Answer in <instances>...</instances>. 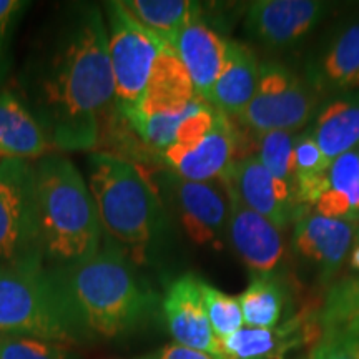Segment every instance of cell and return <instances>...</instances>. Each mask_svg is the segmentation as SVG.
Masks as SVG:
<instances>
[{
  "mask_svg": "<svg viewBox=\"0 0 359 359\" xmlns=\"http://www.w3.org/2000/svg\"><path fill=\"white\" fill-rule=\"evenodd\" d=\"M60 273L90 339L120 338L155 313L156 294L133 271L128 255L109 238L92 258Z\"/></svg>",
  "mask_w": 359,
  "mask_h": 359,
  "instance_id": "3",
  "label": "cell"
},
{
  "mask_svg": "<svg viewBox=\"0 0 359 359\" xmlns=\"http://www.w3.org/2000/svg\"><path fill=\"white\" fill-rule=\"evenodd\" d=\"M122 4L138 24L168 45L201 13L200 4L190 0H122Z\"/></svg>",
  "mask_w": 359,
  "mask_h": 359,
  "instance_id": "25",
  "label": "cell"
},
{
  "mask_svg": "<svg viewBox=\"0 0 359 359\" xmlns=\"http://www.w3.org/2000/svg\"><path fill=\"white\" fill-rule=\"evenodd\" d=\"M222 180L248 208L276 228H285L302 210L296 205L293 188L273 177L255 154L236 158Z\"/></svg>",
  "mask_w": 359,
  "mask_h": 359,
  "instance_id": "12",
  "label": "cell"
},
{
  "mask_svg": "<svg viewBox=\"0 0 359 359\" xmlns=\"http://www.w3.org/2000/svg\"><path fill=\"white\" fill-rule=\"evenodd\" d=\"M330 6L316 0H262L246 13V30L271 48L290 47L325 19Z\"/></svg>",
  "mask_w": 359,
  "mask_h": 359,
  "instance_id": "13",
  "label": "cell"
},
{
  "mask_svg": "<svg viewBox=\"0 0 359 359\" xmlns=\"http://www.w3.org/2000/svg\"><path fill=\"white\" fill-rule=\"evenodd\" d=\"M294 138L290 132H268L258 137V158L273 177L294 191Z\"/></svg>",
  "mask_w": 359,
  "mask_h": 359,
  "instance_id": "27",
  "label": "cell"
},
{
  "mask_svg": "<svg viewBox=\"0 0 359 359\" xmlns=\"http://www.w3.org/2000/svg\"><path fill=\"white\" fill-rule=\"evenodd\" d=\"M161 311L175 343L222 356V344L205 311L201 278L187 273L170 283L161 299Z\"/></svg>",
  "mask_w": 359,
  "mask_h": 359,
  "instance_id": "14",
  "label": "cell"
},
{
  "mask_svg": "<svg viewBox=\"0 0 359 359\" xmlns=\"http://www.w3.org/2000/svg\"><path fill=\"white\" fill-rule=\"evenodd\" d=\"M150 356L154 359H223L222 356H215V354L182 346V344L177 343L167 344L156 353H151Z\"/></svg>",
  "mask_w": 359,
  "mask_h": 359,
  "instance_id": "32",
  "label": "cell"
},
{
  "mask_svg": "<svg viewBox=\"0 0 359 359\" xmlns=\"http://www.w3.org/2000/svg\"><path fill=\"white\" fill-rule=\"evenodd\" d=\"M156 190L172 201L187 235L196 245H222L230 222V195L222 178L191 182L173 172L158 177Z\"/></svg>",
  "mask_w": 359,
  "mask_h": 359,
  "instance_id": "11",
  "label": "cell"
},
{
  "mask_svg": "<svg viewBox=\"0 0 359 359\" xmlns=\"http://www.w3.org/2000/svg\"><path fill=\"white\" fill-rule=\"evenodd\" d=\"M170 47L185 65L196 93L210 102L213 85L223 67L226 39L213 30L198 13L180 30Z\"/></svg>",
  "mask_w": 359,
  "mask_h": 359,
  "instance_id": "18",
  "label": "cell"
},
{
  "mask_svg": "<svg viewBox=\"0 0 359 359\" xmlns=\"http://www.w3.org/2000/svg\"><path fill=\"white\" fill-rule=\"evenodd\" d=\"M356 226L354 222L326 218L302 208L294 218V248L306 262L316 264L323 280H330L346 259Z\"/></svg>",
  "mask_w": 359,
  "mask_h": 359,
  "instance_id": "16",
  "label": "cell"
},
{
  "mask_svg": "<svg viewBox=\"0 0 359 359\" xmlns=\"http://www.w3.org/2000/svg\"><path fill=\"white\" fill-rule=\"evenodd\" d=\"M238 155V130L230 116L201 100L180 125L161 160L178 177L191 182L222 178Z\"/></svg>",
  "mask_w": 359,
  "mask_h": 359,
  "instance_id": "7",
  "label": "cell"
},
{
  "mask_svg": "<svg viewBox=\"0 0 359 359\" xmlns=\"http://www.w3.org/2000/svg\"><path fill=\"white\" fill-rule=\"evenodd\" d=\"M313 138L330 161L359 145V92L339 93L314 114Z\"/></svg>",
  "mask_w": 359,
  "mask_h": 359,
  "instance_id": "22",
  "label": "cell"
},
{
  "mask_svg": "<svg viewBox=\"0 0 359 359\" xmlns=\"http://www.w3.org/2000/svg\"><path fill=\"white\" fill-rule=\"evenodd\" d=\"M29 6L24 0H0V85L11 74L13 34Z\"/></svg>",
  "mask_w": 359,
  "mask_h": 359,
  "instance_id": "30",
  "label": "cell"
},
{
  "mask_svg": "<svg viewBox=\"0 0 359 359\" xmlns=\"http://www.w3.org/2000/svg\"><path fill=\"white\" fill-rule=\"evenodd\" d=\"M35 206L43 264L64 271L100 250L103 230L88 183L64 155L34 163Z\"/></svg>",
  "mask_w": 359,
  "mask_h": 359,
  "instance_id": "2",
  "label": "cell"
},
{
  "mask_svg": "<svg viewBox=\"0 0 359 359\" xmlns=\"http://www.w3.org/2000/svg\"><path fill=\"white\" fill-rule=\"evenodd\" d=\"M201 100L205 98L196 93L185 65L168 45L155 60L145 92L125 122L148 150L161 155Z\"/></svg>",
  "mask_w": 359,
  "mask_h": 359,
  "instance_id": "6",
  "label": "cell"
},
{
  "mask_svg": "<svg viewBox=\"0 0 359 359\" xmlns=\"http://www.w3.org/2000/svg\"><path fill=\"white\" fill-rule=\"evenodd\" d=\"M0 264H43L35 206L34 163L27 160L0 158Z\"/></svg>",
  "mask_w": 359,
  "mask_h": 359,
  "instance_id": "10",
  "label": "cell"
},
{
  "mask_svg": "<svg viewBox=\"0 0 359 359\" xmlns=\"http://www.w3.org/2000/svg\"><path fill=\"white\" fill-rule=\"evenodd\" d=\"M87 170L103 233L132 262H145L167 224L156 187L137 165L118 155L93 151Z\"/></svg>",
  "mask_w": 359,
  "mask_h": 359,
  "instance_id": "4",
  "label": "cell"
},
{
  "mask_svg": "<svg viewBox=\"0 0 359 359\" xmlns=\"http://www.w3.org/2000/svg\"><path fill=\"white\" fill-rule=\"evenodd\" d=\"M238 302L246 326L271 330L281 323L288 303V291L276 273L253 275L248 288L238 296Z\"/></svg>",
  "mask_w": 359,
  "mask_h": 359,
  "instance_id": "24",
  "label": "cell"
},
{
  "mask_svg": "<svg viewBox=\"0 0 359 359\" xmlns=\"http://www.w3.org/2000/svg\"><path fill=\"white\" fill-rule=\"evenodd\" d=\"M201 294H203V304L210 326L219 341L243 327V311H241L238 298L223 293L203 280H201Z\"/></svg>",
  "mask_w": 359,
  "mask_h": 359,
  "instance_id": "28",
  "label": "cell"
},
{
  "mask_svg": "<svg viewBox=\"0 0 359 359\" xmlns=\"http://www.w3.org/2000/svg\"><path fill=\"white\" fill-rule=\"evenodd\" d=\"M0 359H80V356L64 343L24 336H0Z\"/></svg>",
  "mask_w": 359,
  "mask_h": 359,
  "instance_id": "29",
  "label": "cell"
},
{
  "mask_svg": "<svg viewBox=\"0 0 359 359\" xmlns=\"http://www.w3.org/2000/svg\"><path fill=\"white\" fill-rule=\"evenodd\" d=\"M321 338V330L309 314L291 316L271 330L241 327L219 341L223 359H283L304 343Z\"/></svg>",
  "mask_w": 359,
  "mask_h": 359,
  "instance_id": "17",
  "label": "cell"
},
{
  "mask_svg": "<svg viewBox=\"0 0 359 359\" xmlns=\"http://www.w3.org/2000/svg\"><path fill=\"white\" fill-rule=\"evenodd\" d=\"M349 266L354 271L359 273V243L358 241H354V248L351 251V257H349Z\"/></svg>",
  "mask_w": 359,
  "mask_h": 359,
  "instance_id": "33",
  "label": "cell"
},
{
  "mask_svg": "<svg viewBox=\"0 0 359 359\" xmlns=\"http://www.w3.org/2000/svg\"><path fill=\"white\" fill-rule=\"evenodd\" d=\"M316 323L321 336L359 334V275L331 286L318 311Z\"/></svg>",
  "mask_w": 359,
  "mask_h": 359,
  "instance_id": "26",
  "label": "cell"
},
{
  "mask_svg": "<svg viewBox=\"0 0 359 359\" xmlns=\"http://www.w3.org/2000/svg\"><path fill=\"white\" fill-rule=\"evenodd\" d=\"M107 35L116 114L127 120L145 92L155 60L168 43L138 24L120 2H107Z\"/></svg>",
  "mask_w": 359,
  "mask_h": 359,
  "instance_id": "9",
  "label": "cell"
},
{
  "mask_svg": "<svg viewBox=\"0 0 359 359\" xmlns=\"http://www.w3.org/2000/svg\"><path fill=\"white\" fill-rule=\"evenodd\" d=\"M306 359H359V334L321 336Z\"/></svg>",
  "mask_w": 359,
  "mask_h": 359,
  "instance_id": "31",
  "label": "cell"
},
{
  "mask_svg": "<svg viewBox=\"0 0 359 359\" xmlns=\"http://www.w3.org/2000/svg\"><path fill=\"white\" fill-rule=\"evenodd\" d=\"M22 88L48 142L60 151H90L115 105L109 35L95 4L69 7L22 72Z\"/></svg>",
  "mask_w": 359,
  "mask_h": 359,
  "instance_id": "1",
  "label": "cell"
},
{
  "mask_svg": "<svg viewBox=\"0 0 359 359\" xmlns=\"http://www.w3.org/2000/svg\"><path fill=\"white\" fill-rule=\"evenodd\" d=\"M228 195H230L228 236L233 248L250 268L251 276L275 273L283 257L280 230L269 219L248 208L231 188H228Z\"/></svg>",
  "mask_w": 359,
  "mask_h": 359,
  "instance_id": "15",
  "label": "cell"
},
{
  "mask_svg": "<svg viewBox=\"0 0 359 359\" xmlns=\"http://www.w3.org/2000/svg\"><path fill=\"white\" fill-rule=\"evenodd\" d=\"M318 98L306 79L278 62H264L259 65V82L253 98L231 120L253 138L276 130L293 133L316 114Z\"/></svg>",
  "mask_w": 359,
  "mask_h": 359,
  "instance_id": "8",
  "label": "cell"
},
{
  "mask_svg": "<svg viewBox=\"0 0 359 359\" xmlns=\"http://www.w3.org/2000/svg\"><path fill=\"white\" fill-rule=\"evenodd\" d=\"M354 241H358L359 243V228H358V233H356V238H354Z\"/></svg>",
  "mask_w": 359,
  "mask_h": 359,
  "instance_id": "35",
  "label": "cell"
},
{
  "mask_svg": "<svg viewBox=\"0 0 359 359\" xmlns=\"http://www.w3.org/2000/svg\"><path fill=\"white\" fill-rule=\"evenodd\" d=\"M50 142L42 125L15 93L0 90V156L40 160Z\"/></svg>",
  "mask_w": 359,
  "mask_h": 359,
  "instance_id": "21",
  "label": "cell"
},
{
  "mask_svg": "<svg viewBox=\"0 0 359 359\" xmlns=\"http://www.w3.org/2000/svg\"><path fill=\"white\" fill-rule=\"evenodd\" d=\"M318 215L326 218L359 222V150L348 151L331 161L326 185L314 203Z\"/></svg>",
  "mask_w": 359,
  "mask_h": 359,
  "instance_id": "23",
  "label": "cell"
},
{
  "mask_svg": "<svg viewBox=\"0 0 359 359\" xmlns=\"http://www.w3.org/2000/svg\"><path fill=\"white\" fill-rule=\"evenodd\" d=\"M259 82V65L248 45L226 39L222 72L213 85L210 103L230 118H236L251 102Z\"/></svg>",
  "mask_w": 359,
  "mask_h": 359,
  "instance_id": "20",
  "label": "cell"
},
{
  "mask_svg": "<svg viewBox=\"0 0 359 359\" xmlns=\"http://www.w3.org/2000/svg\"><path fill=\"white\" fill-rule=\"evenodd\" d=\"M137 359H154L150 356V354H147V356H140V358H137Z\"/></svg>",
  "mask_w": 359,
  "mask_h": 359,
  "instance_id": "34",
  "label": "cell"
},
{
  "mask_svg": "<svg viewBox=\"0 0 359 359\" xmlns=\"http://www.w3.org/2000/svg\"><path fill=\"white\" fill-rule=\"evenodd\" d=\"M306 82L320 95L359 87V22L336 34L306 67Z\"/></svg>",
  "mask_w": 359,
  "mask_h": 359,
  "instance_id": "19",
  "label": "cell"
},
{
  "mask_svg": "<svg viewBox=\"0 0 359 359\" xmlns=\"http://www.w3.org/2000/svg\"><path fill=\"white\" fill-rule=\"evenodd\" d=\"M0 336H24L79 346L90 336L60 271L43 264H0Z\"/></svg>",
  "mask_w": 359,
  "mask_h": 359,
  "instance_id": "5",
  "label": "cell"
}]
</instances>
